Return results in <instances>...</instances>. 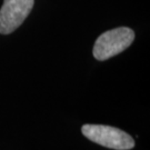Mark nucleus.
I'll list each match as a JSON object with an SVG mask.
<instances>
[{"label": "nucleus", "instance_id": "f257e3e1", "mask_svg": "<svg viewBox=\"0 0 150 150\" xmlns=\"http://www.w3.org/2000/svg\"><path fill=\"white\" fill-rule=\"evenodd\" d=\"M134 40V31L127 27L115 28L97 38L93 46V57L97 60H107L128 48Z\"/></svg>", "mask_w": 150, "mask_h": 150}, {"label": "nucleus", "instance_id": "f03ea898", "mask_svg": "<svg viewBox=\"0 0 150 150\" xmlns=\"http://www.w3.org/2000/svg\"><path fill=\"white\" fill-rule=\"evenodd\" d=\"M83 136L98 145L115 150H129L134 147V140L122 130L103 125H83Z\"/></svg>", "mask_w": 150, "mask_h": 150}, {"label": "nucleus", "instance_id": "7ed1b4c3", "mask_svg": "<svg viewBox=\"0 0 150 150\" xmlns=\"http://www.w3.org/2000/svg\"><path fill=\"white\" fill-rule=\"evenodd\" d=\"M35 0H4L0 9V33L9 35L20 27L31 12Z\"/></svg>", "mask_w": 150, "mask_h": 150}]
</instances>
